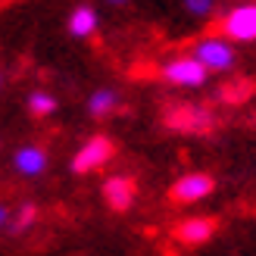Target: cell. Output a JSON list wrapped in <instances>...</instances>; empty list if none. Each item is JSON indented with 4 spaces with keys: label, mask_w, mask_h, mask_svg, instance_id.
I'll return each mask as SVG.
<instances>
[{
    "label": "cell",
    "mask_w": 256,
    "mask_h": 256,
    "mask_svg": "<svg viewBox=\"0 0 256 256\" xmlns=\"http://www.w3.org/2000/svg\"><path fill=\"white\" fill-rule=\"evenodd\" d=\"M6 222H10V210L4 206V203H0V228H4Z\"/></svg>",
    "instance_id": "9a60e30c"
},
{
    "label": "cell",
    "mask_w": 256,
    "mask_h": 256,
    "mask_svg": "<svg viewBox=\"0 0 256 256\" xmlns=\"http://www.w3.org/2000/svg\"><path fill=\"white\" fill-rule=\"evenodd\" d=\"M169 128L175 132H188V134H206L212 128V112L203 106H175L169 116H166Z\"/></svg>",
    "instance_id": "5b68a950"
},
{
    "label": "cell",
    "mask_w": 256,
    "mask_h": 256,
    "mask_svg": "<svg viewBox=\"0 0 256 256\" xmlns=\"http://www.w3.org/2000/svg\"><path fill=\"white\" fill-rule=\"evenodd\" d=\"M16 169H19L22 175H28V178L41 175V172L47 169V153H44L41 147H38V144L22 147V150L16 153Z\"/></svg>",
    "instance_id": "30bf717a"
},
{
    "label": "cell",
    "mask_w": 256,
    "mask_h": 256,
    "mask_svg": "<svg viewBox=\"0 0 256 256\" xmlns=\"http://www.w3.org/2000/svg\"><path fill=\"white\" fill-rule=\"evenodd\" d=\"M112 153H116V147H112V140L104 138V134H94L91 140H84V144L78 147V153L72 156V172L75 175H88L100 169V166H106L112 160Z\"/></svg>",
    "instance_id": "7a4b0ae2"
},
{
    "label": "cell",
    "mask_w": 256,
    "mask_h": 256,
    "mask_svg": "<svg viewBox=\"0 0 256 256\" xmlns=\"http://www.w3.org/2000/svg\"><path fill=\"white\" fill-rule=\"evenodd\" d=\"M194 56L206 66V72H228L238 62V54L228 38H203L194 47Z\"/></svg>",
    "instance_id": "6da1fadb"
},
{
    "label": "cell",
    "mask_w": 256,
    "mask_h": 256,
    "mask_svg": "<svg viewBox=\"0 0 256 256\" xmlns=\"http://www.w3.org/2000/svg\"><path fill=\"white\" fill-rule=\"evenodd\" d=\"M34 219H38V210H34V206H22V210L16 212V219L6 222V228H10L12 234H19V232H25V228H32Z\"/></svg>",
    "instance_id": "4fadbf2b"
},
{
    "label": "cell",
    "mask_w": 256,
    "mask_h": 256,
    "mask_svg": "<svg viewBox=\"0 0 256 256\" xmlns=\"http://www.w3.org/2000/svg\"><path fill=\"white\" fill-rule=\"evenodd\" d=\"M222 34L228 41H256V4L244 0L222 19Z\"/></svg>",
    "instance_id": "277c9868"
},
{
    "label": "cell",
    "mask_w": 256,
    "mask_h": 256,
    "mask_svg": "<svg viewBox=\"0 0 256 256\" xmlns=\"http://www.w3.org/2000/svg\"><path fill=\"white\" fill-rule=\"evenodd\" d=\"M97 25H100L97 10L88 6V4L75 6V10L69 12V34H72V38H91V34L97 32Z\"/></svg>",
    "instance_id": "9c48e42d"
},
{
    "label": "cell",
    "mask_w": 256,
    "mask_h": 256,
    "mask_svg": "<svg viewBox=\"0 0 256 256\" xmlns=\"http://www.w3.org/2000/svg\"><path fill=\"white\" fill-rule=\"evenodd\" d=\"M134 194H138V188H134V182L128 175H112V178H106V184H104V197H106V203L116 212H125L128 206H132Z\"/></svg>",
    "instance_id": "52a82bcc"
},
{
    "label": "cell",
    "mask_w": 256,
    "mask_h": 256,
    "mask_svg": "<svg viewBox=\"0 0 256 256\" xmlns=\"http://www.w3.org/2000/svg\"><path fill=\"white\" fill-rule=\"evenodd\" d=\"M56 110V97L47 91H32L28 94V112L32 116H50Z\"/></svg>",
    "instance_id": "7c38bea8"
},
{
    "label": "cell",
    "mask_w": 256,
    "mask_h": 256,
    "mask_svg": "<svg viewBox=\"0 0 256 256\" xmlns=\"http://www.w3.org/2000/svg\"><path fill=\"white\" fill-rule=\"evenodd\" d=\"M110 4H112V6H122V4H128V0H110Z\"/></svg>",
    "instance_id": "2e32d148"
},
{
    "label": "cell",
    "mask_w": 256,
    "mask_h": 256,
    "mask_svg": "<svg viewBox=\"0 0 256 256\" xmlns=\"http://www.w3.org/2000/svg\"><path fill=\"white\" fill-rule=\"evenodd\" d=\"M219 222L216 219H184L175 225V238L188 247H197V244H206V240L216 234Z\"/></svg>",
    "instance_id": "ba28073f"
},
{
    "label": "cell",
    "mask_w": 256,
    "mask_h": 256,
    "mask_svg": "<svg viewBox=\"0 0 256 256\" xmlns=\"http://www.w3.org/2000/svg\"><path fill=\"white\" fill-rule=\"evenodd\" d=\"M206 66L197 60V56H175L162 66V78L169 84H178V88H200L206 82Z\"/></svg>",
    "instance_id": "3957f363"
},
{
    "label": "cell",
    "mask_w": 256,
    "mask_h": 256,
    "mask_svg": "<svg viewBox=\"0 0 256 256\" xmlns=\"http://www.w3.org/2000/svg\"><path fill=\"white\" fill-rule=\"evenodd\" d=\"M216 0H184V10L194 12V16H210Z\"/></svg>",
    "instance_id": "5bb4252c"
},
{
    "label": "cell",
    "mask_w": 256,
    "mask_h": 256,
    "mask_svg": "<svg viewBox=\"0 0 256 256\" xmlns=\"http://www.w3.org/2000/svg\"><path fill=\"white\" fill-rule=\"evenodd\" d=\"M116 106H119V94L110 91V88H100V91H94L91 97H88V112H91V116H97V119L110 116Z\"/></svg>",
    "instance_id": "8fae6325"
},
{
    "label": "cell",
    "mask_w": 256,
    "mask_h": 256,
    "mask_svg": "<svg viewBox=\"0 0 256 256\" xmlns=\"http://www.w3.org/2000/svg\"><path fill=\"white\" fill-rule=\"evenodd\" d=\"M212 190H216L212 175H206V172H190V175H182L172 184V200L175 203H197L203 197H210Z\"/></svg>",
    "instance_id": "8992f818"
}]
</instances>
